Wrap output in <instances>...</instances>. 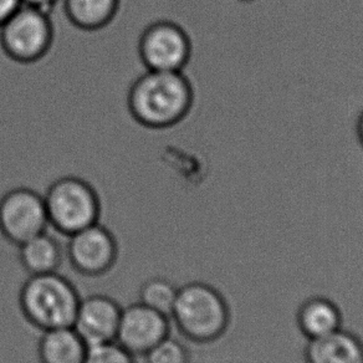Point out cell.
Listing matches in <instances>:
<instances>
[{"mask_svg":"<svg viewBox=\"0 0 363 363\" xmlns=\"http://www.w3.org/2000/svg\"><path fill=\"white\" fill-rule=\"evenodd\" d=\"M196 91L184 71L147 70L127 95L131 116L142 126L163 130L176 126L192 111Z\"/></svg>","mask_w":363,"mask_h":363,"instance_id":"1","label":"cell"},{"mask_svg":"<svg viewBox=\"0 0 363 363\" xmlns=\"http://www.w3.org/2000/svg\"><path fill=\"white\" fill-rule=\"evenodd\" d=\"M171 321L182 336L194 343L214 342L227 331L230 311L217 289L202 281L178 288Z\"/></svg>","mask_w":363,"mask_h":363,"instance_id":"2","label":"cell"},{"mask_svg":"<svg viewBox=\"0 0 363 363\" xmlns=\"http://www.w3.org/2000/svg\"><path fill=\"white\" fill-rule=\"evenodd\" d=\"M80 300L75 285L57 272L30 275L19 291L23 316L41 333L72 328Z\"/></svg>","mask_w":363,"mask_h":363,"instance_id":"3","label":"cell"},{"mask_svg":"<svg viewBox=\"0 0 363 363\" xmlns=\"http://www.w3.org/2000/svg\"><path fill=\"white\" fill-rule=\"evenodd\" d=\"M44 202L49 227L66 237L96 224L101 216V201L96 189L79 177L56 179L48 188Z\"/></svg>","mask_w":363,"mask_h":363,"instance_id":"4","label":"cell"},{"mask_svg":"<svg viewBox=\"0 0 363 363\" xmlns=\"http://www.w3.org/2000/svg\"><path fill=\"white\" fill-rule=\"evenodd\" d=\"M54 35L50 13L21 4L0 26V45L11 60L33 64L48 55Z\"/></svg>","mask_w":363,"mask_h":363,"instance_id":"5","label":"cell"},{"mask_svg":"<svg viewBox=\"0 0 363 363\" xmlns=\"http://www.w3.org/2000/svg\"><path fill=\"white\" fill-rule=\"evenodd\" d=\"M138 54L147 70L184 71L193 56L192 38L176 21H155L142 33Z\"/></svg>","mask_w":363,"mask_h":363,"instance_id":"6","label":"cell"},{"mask_svg":"<svg viewBox=\"0 0 363 363\" xmlns=\"http://www.w3.org/2000/svg\"><path fill=\"white\" fill-rule=\"evenodd\" d=\"M49 219L44 196L30 188H14L0 198V234L19 247L46 232Z\"/></svg>","mask_w":363,"mask_h":363,"instance_id":"7","label":"cell"},{"mask_svg":"<svg viewBox=\"0 0 363 363\" xmlns=\"http://www.w3.org/2000/svg\"><path fill=\"white\" fill-rule=\"evenodd\" d=\"M69 238L66 255L71 267L86 278H100L111 272L118 259V244L113 233L100 223Z\"/></svg>","mask_w":363,"mask_h":363,"instance_id":"8","label":"cell"},{"mask_svg":"<svg viewBox=\"0 0 363 363\" xmlns=\"http://www.w3.org/2000/svg\"><path fill=\"white\" fill-rule=\"evenodd\" d=\"M171 333V318L143 303L122 308L116 341L133 356H143Z\"/></svg>","mask_w":363,"mask_h":363,"instance_id":"9","label":"cell"},{"mask_svg":"<svg viewBox=\"0 0 363 363\" xmlns=\"http://www.w3.org/2000/svg\"><path fill=\"white\" fill-rule=\"evenodd\" d=\"M122 308L107 295L81 298L72 328L89 346L116 341Z\"/></svg>","mask_w":363,"mask_h":363,"instance_id":"10","label":"cell"},{"mask_svg":"<svg viewBox=\"0 0 363 363\" xmlns=\"http://www.w3.org/2000/svg\"><path fill=\"white\" fill-rule=\"evenodd\" d=\"M306 363H363V341L342 328L323 337L310 340Z\"/></svg>","mask_w":363,"mask_h":363,"instance_id":"11","label":"cell"},{"mask_svg":"<svg viewBox=\"0 0 363 363\" xmlns=\"http://www.w3.org/2000/svg\"><path fill=\"white\" fill-rule=\"evenodd\" d=\"M296 323L300 333L310 341L342 328V313L331 298L313 296L298 308Z\"/></svg>","mask_w":363,"mask_h":363,"instance_id":"12","label":"cell"},{"mask_svg":"<svg viewBox=\"0 0 363 363\" xmlns=\"http://www.w3.org/2000/svg\"><path fill=\"white\" fill-rule=\"evenodd\" d=\"M38 343L40 363H84L87 345L74 328H54L41 333Z\"/></svg>","mask_w":363,"mask_h":363,"instance_id":"13","label":"cell"},{"mask_svg":"<svg viewBox=\"0 0 363 363\" xmlns=\"http://www.w3.org/2000/svg\"><path fill=\"white\" fill-rule=\"evenodd\" d=\"M19 262L30 275H43L57 272L64 252L55 238L41 233L19 245Z\"/></svg>","mask_w":363,"mask_h":363,"instance_id":"14","label":"cell"},{"mask_svg":"<svg viewBox=\"0 0 363 363\" xmlns=\"http://www.w3.org/2000/svg\"><path fill=\"white\" fill-rule=\"evenodd\" d=\"M121 0H61L67 21L85 31L101 30L116 18Z\"/></svg>","mask_w":363,"mask_h":363,"instance_id":"15","label":"cell"},{"mask_svg":"<svg viewBox=\"0 0 363 363\" xmlns=\"http://www.w3.org/2000/svg\"><path fill=\"white\" fill-rule=\"evenodd\" d=\"M178 288L169 279L151 278L142 284L138 303L171 318Z\"/></svg>","mask_w":363,"mask_h":363,"instance_id":"16","label":"cell"},{"mask_svg":"<svg viewBox=\"0 0 363 363\" xmlns=\"http://www.w3.org/2000/svg\"><path fill=\"white\" fill-rule=\"evenodd\" d=\"M145 363H189L191 356L186 345L172 337L171 335L163 338L143 354Z\"/></svg>","mask_w":363,"mask_h":363,"instance_id":"17","label":"cell"},{"mask_svg":"<svg viewBox=\"0 0 363 363\" xmlns=\"http://www.w3.org/2000/svg\"><path fill=\"white\" fill-rule=\"evenodd\" d=\"M84 363H137L136 356L117 341L89 346Z\"/></svg>","mask_w":363,"mask_h":363,"instance_id":"18","label":"cell"},{"mask_svg":"<svg viewBox=\"0 0 363 363\" xmlns=\"http://www.w3.org/2000/svg\"><path fill=\"white\" fill-rule=\"evenodd\" d=\"M21 6V0H0V26Z\"/></svg>","mask_w":363,"mask_h":363,"instance_id":"19","label":"cell"},{"mask_svg":"<svg viewBox=\"0 0 363 363\" xmlns=\"http://www.w3.org/2000/svg\"><path fill=\"white\" fill-rule=\"evenodd\" d=\"M21 4L50 13L61 0H21Z\"/></svg>","mask_w":363,"mask_h":363,"instance_id":"20","label":"cell"},{"mask_svg":"<svg viewBox=\"0 0 363 363\" xmlns=\"http://www.w3.org/2000/svg\"><path fill=\"white\" fill-rule=\"evenodd\" d=\"M356 136H357L358 142L363 148V110L358 115L357 121H356Z\"/></svg>","mask_w":363,"mask_h":363,"instance_id":"21","label":"cell"},{"mask_svg":"<svg viewBox=\"0 0 363 363\" xmlns=\"http://www.w3.org/2000/svg\"><path fill=\"white\" fill-rule=\"evenodd\" d=\"M238 3H240V4H254V3H257L259 0H235Z\"/></svg>","mask_w":363,"mask_h":363,"instance_id":"22","label":"cell"},{"mask_svg":"<svg viewBox=\"0 0 363 363\" xmlns=\"http://www.w3.org/2000/svg\"><path fill=\"white\" fill-rule=\"evenodd\" d=\"M362 203H363V198H362Z\"/></svg>","mask_w":363,"mask_h":363,"instance_id":"23","label":"cell"}]
</instances>
